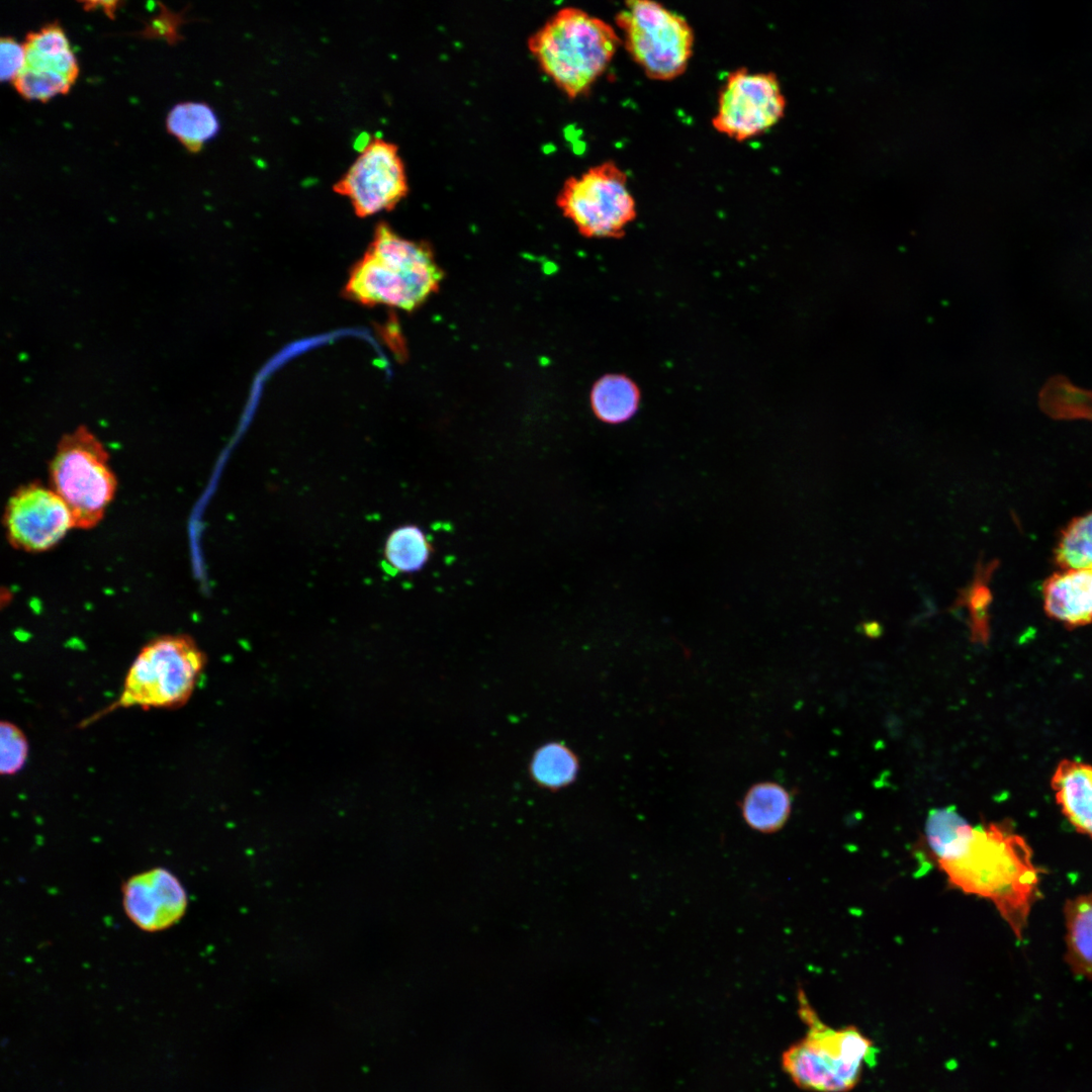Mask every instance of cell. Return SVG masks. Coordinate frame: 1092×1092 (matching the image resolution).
<instances>
[{
    "label": "cell",
    "mask_w": 1092,
    "mask_h": 1092,
    "mask_svg": "<svg viewBox=\"0 0 1092 1092\" xmlns=\"http://www.w3.org/2000/svg\"><path fill=\"white\" fill-rule=\"evenodd\" d=\"M26 54L23 43H18L12 37H2L0 41V78L1 81H11L25 68Z\"/></svg>",
    "instance_id": "cell-28"
},
{
    "label": "cell",
    "mask_w": 1092,
    "mask_h": 1092,
    "mask_svg": "<svg viewBox=\"0 0 1092 1092\" xmlns=\"http://www.w3.org/2000/svg\"><path fill=\"white\" fill-rule=\"evenodd\" d=\"M3 525L11 546L33 553L53 548L75 528L64 500L39 482L21 485L10 495Z\"/></svg>",
    "instance_id": "cell-11"
},
{
    "label": "cell",
    "mask_w": 1092,
    "mask_h": 1092,
    "mask_svg": "<svg viewBox=\"0 0 1092 1092\" xmlns=\"http://www.w3.org/2000/svg\"><path fill=\"white\" fill-rule=\"evenodd\" d=\"M556 203L587 238H620L637 215L627 176L614 162L601 163L567 178Z\"/></svg>",
    "instance_id": "cell-8"
},
{
    "label": "cell",
    "mask_w": 1092,
    "mask_h": 1092,
    "mask_svg": "<svg viewBox=\"0 0 1092 1092\" xmlns=\"http://www.w3.org/2000/svg\"><path fill=\"white\" fill-rule=\"evenodd\" d=\"M166 126L188 151L197 153L207 141L216 135L219 122L209 105L202 102H184L170 110Z\"/></svg>",
    "instance_id": "cell-19"
},
{
    "label": "cell",
    "mask_w": 1092,
    "mask_h": 1092,
    "mask_svg": "<svg viewBox=\"0 0 1092 1092\" xmlns=\"http://www.w3.org/2000/svg\"><path fill=\"white\" fill-rule=\"evenodd\" d=\"M1038 405L1055 420H1092V390L1074 385L1064 375L1050 377L1038 393Z\"/></svg>",
    "instance_id": "cell-20"
},
{
    "label": "cell",
    "mask_w": 1092,
    "mask_h": 1092,
    "mask_svg": "<svg viewBox=\"0 0 1092 1092\" xmlns=\"http://www.w3.org/2000/svg\"><path fill=\"white\" fill-rule=\"evenodd\" d=\"M1051 788L1070 824L1092 838V764L1072 758L1060 760Z\"/></svg>",
    "instance_id": "cell-14"
},
{
    "label": "cell",
    "mask_w": 1092,
    "mask_h": 1092,
    "mask_svg": "<svg viewBox=\"0 0 1092 1092\" xmlns=\"http://www.w3.org/2000/svg\"><path fill=\"white\" fill-rule=\"evenodd\" d=\"M621 38L603 19L575 7L556 11L528 39L541 71L568 98L585 94L611 63Z\"/></svg>",
    "instance_id": "cell-3"
},
{
    "label": "cell",
    "mask_w": 1092,
    "mask_h": 1092,
    "mask_svg": "<svg viewBox=\"0 0 1092 1092\" xmlns=\"http://www.w3.org/2000/svg\"><path fill=\"white\" fill-rule=\"evenodd\" d=\"M1054 562L1061 570L1092 568V510L1062 529L1054 549Z\"/></svg>",
    "instance_id": "cell-24"
},
{
    "label": "cell",
    "mask_w": 1092,
    "mask_h": 1092,
    "mask_svg": "<svg viewBox=\"0 0 1092 1092\" xmlns=\"http://www.w3.org/2000/svg\"><path fill=\"white\" fill-rule=\"evenodd\" d=\"M205 662V655L188 635L155 638L132 662L120 705L178 708L191 697Z\"/></svg>",
    "instance_id": "cell-6"
},
{
    "label": "cell",
    "mask_w": 1092,
    "mask_h": 1092,
    "mask_svg": "<svg viewBox=\"0 0 1092 1092\" xmlns=\"http://www.w3.org/2000/svg\"><path fill=\"white\" fill-rule=\"evenodd\" d=\"M26 54L38 56L59 55L71 50L63 28L57 23H50L38 31L30 32L23 42Z\"/></svg>",
    "instance_id": "cell-27"
},
{
    "label": "cell",
    "mask_w": 1092,
    "mask_h": 1092,
    "mask_svg": "<svg viewBox=\"0 0 1092 1092\" xmlns=\"http://www.w3.org/2000/svg\"><path fill=\"white\" fill-rule=\"evenodd\" d=\"M49 474L51 488L67 505L75 528L98 525L117 487L109 454L98 438L83 426L66 434L57 445Z\"/></svg>",
    "instance_id": "cell-5"
},
{
    "label": "cell",
    "mask_w": 1092,
    "mask_h": 1092,
    "mask_svg": "<svg viewBox=\"0 0 1092 1092\" xmlns=\"http://www.w3.org/2000/svg\"><path fill=\"white\" fill-rule=\"evenodd\" d=\"M973 826L951 807L929 811L925 823V840L937 862L952 857L970 836Z\"/></svg>",
    "instance_id": "cell-21"
},
{
    "label": "cell",
    "mask_w": 1092,
    "mask_h": 1092,
    "mask_svg": "<svg viewBox=\"0 0 1092 1092\" xmlns=\"http://www.w3.org/2000/svg\"><path fill=\"white\" fill-rule=\"evenodd\" d=\"M122 905L135 926L156 932L173 926L183 917L187 895L175 875L158 867L136 874L123 884Z\"/></svg>",
    "instance_id": "cell-12"
},
{
    "label": "cell",
    "mask_w": 1092,
    "mask_h": 1092,
    "mask_svg": "<svg viewBox=\"0 0 1092 1092\" xmlns=\"http://www.w3.org/2000/svg\"><path fill=\"white\" fill-rule=\"evenodd\" d=\"M799 1014L806 1035L782 1056V1066L793 1082L814 1092L853 1089L866 1066L873 1067L878 1050L857 1027L833 1028L818 1017L802 988L797 993Z\"/></svg>",
    "instance_id": "cell-4"
},
{
    "label": "cell",
    "mask_w": 1092,
    "mask_h": 1092,
    "mask_svg": "<svg viewBox=\"0 0 1092 1092\" xmlns=\"http://www.w3.org/2000/svg\"><path fill=\"white\" fill-rule=\"evenodd\" d=\"M443 277L428 243L405 239L379 222L366 252L351 268L343 293L363 305L413 311L439 289Z\"/></svg>",
    "instance_id": "cell-2"
},
{
    "label": "cell",
    "mask_w": 1092,
    "mask_h": 1092,
    "mask_svg": "<svg viewBox=\"0 0 1092 1092\" xmlns=\"http://www.w3.org/2000/svg\"><path fill=\"white\" fill-rule=\"evenodd\" d=\"M1031 853L1010 825L990 823L973 827L958 853L937 863L951 886L991 900L1021 938L1037 896L1038 873Z\"/></svg>",
    "instance_id": "cell-1"
},
{
    "label": "cell",
    "mask_w": 1092,
    "mask_h": 1092,
    "mask_svg": "<svg viewBox=\"0 0 1092 1092\" xmlns=\"http://www.w3.org/2000/svg\"><path fill=\"white\" fill-rule=\"evenodd\" d=\"M616 23L630 57L647 77L669 81L685 73L695 37L684 16L654 1L631 0Z\"/></svg>",
    "instance_id": "cell-7"
},
{
    "label": "cell",
    "mask_w": 1092,
    "mask_h": 1092,
    "mask_svg": "<svg viewBox=\"0 0 1092 1092\" xmlns=\"http://www.w3.org/2000/svg\"><path fill=\"white\" fill-rule=\"evenodd\" d=\"M996 560L983 565L981 561L973 582L960 593L954 608L967 607L970 616L971 639L975 643L987 644L990 637L989 606L992 595L988 587L989 579L997 567Z\"/></svg>",
    "instance_id": "cell-23"
},
{
    "label": "cell",
    "mask_w": 1092,
    "mask_h": 1092,
    "mask_svg": "<svg viewBox=\"0 0 1092 1092\" xmlns=\"http://www.w3.org/2000/svg\"><path fill=\"white\" fill-rule=\"evenodd\" d=\"M1064 915L1067 963L1075 974L1092 980V893L1069 899Z\"/></svg>",
    "instance_id": "cell-17"
},
{
    "label": "cell",
    "mask_w": 1092,
    "mask_h": 1092,
    "mask_svg": "<svg viewBox=\"0 0 1092 1092\" xmlns=\"http://www.w3.org/2000/svg\"><path fill=\"white\" fill-rule=\"evenodd\" d=\"M347 197L359 217L392 210L408 193L404 163L398 147L373 138L347 172L333 185Z\"/></svg>",
    "instance_id": "cell-10"
},
{
    "label": "cell",
    "mask_w": 1092,
    "mask_h": 1092,
    "mask_svg": "<svg viewBox=\"0 0 1092 1092\" xmlns=\"http://www.w3.org/2000/svg\"><path fill=\"white\" fill-rule=\"evenodd\" d=\"M1045 615L1066 628L1092 624V568L1055 572L1042 583Z\"/></svg>",
    "instance_id": "cell-13"
},
{
    "label": "cell",
    "mask_w": 1092,
    "mask_h": 1092,
    "mask_svg": "<svg viewBox=\"0 0 1092 1092\" xmlns=\"http://www.w3.org/2000/svg\"><path fill=\"white\" fill-rule=\"evenodd\" d=\"M426 533L417 525H402L386 539L383 555L390 567L399 573H415L424 568L433 553Z\"/></svg>",
    "instance_id": "cell-22"
},
{
    "label": "cell",
    "mask_w": 1092,
    "mask_h": 1092,
    "mask_svg": "<svg viewBox=\"0 0 1092 1092\" xmlns=\"http://www.w3.org/2000/svg\"><path fill=\"white\" fill-rule=\"evenodd\" d=\"M12 84L23 98L41 102L66 94L73 85L60 74L29 68H24Z\"/></svg>",
    "instance_id": "cell-25"
},
{
    "label": "cell",
    "mask_w": 1092,
    "mask_h": 1092,
    "mask_svg": "<svg viewBox=\"0 0 1092 1092\" xmlns=\"http://www.w3.org/2000/svg\"><path fill=\"white\" fill-rule=\"evenodd\" d=\"M792 794L774 782L751 786L740 803L745 824L760 833H775L787 823L792 811Z\"/></svg>",
    "instance_id": "cell-15"
},
{
    "label": "cell",
    "mask_w": 1092,
    "mask_h": 1092,
    "mask_svg": "<svg viewBox=\"0 0 1092 1092\" xmlns=\"http://www.w3.org/2000/svg\"><path fill=\"white\" fill-rule=\"evenodd\" d=\"M576 753L565 743L550 741L540 745L532 754L528 770L539 787L557 791L571 785L579 771Z\"/></svg>",
    "instance_id": "cell-18"
},
{
    "label": "cell",
    "mask_w": 1092,
    "mask_h": 1092,
    "mask_svg": "<svg viewBox=\"0 0 1092 1092\" xmlns=\"http://www.w3.org/2000/svg\"><path fill=\"white\" fill-rule=\"evenodd\" d=\"M786 98L774 73L745 68L729 73L720 89L713 127L736 142L756 138L784 116Z\"/></svg>",
    "instance_id": "cell-9"
},
{
    "label": "cell",
    "mask_w": 1092,
    "mask_h": 1092,
    "mask_svg": "<svg viewBox=\"0 0 1092 1092\" xmlns=\"http://www.w3.org/2000/svg\"><path fill=\"white\" fill-rule=\"evenodd\" d=\"M28 743L23 732L13 723L0 725V771L3 776L18 772L24 765Z\"/></svg>",
    "instance_id": "cell-26"
},
{
    "label": "cell",
    "mask_w": 1092,
    "mask_h": 1092,
    "mask_svg": "<svg viewBox=\"0 0 1092 1092\" xmlns=\"http://www.w3.org/2000/svg\"><path fill=\"white\" fill-rule=\"evenodd\" d=\"M641 397V390L633 379L625 374L610 373L593 385L590 407L599 421L619 425L638 413Z\"/></svg>",
    "instance_id": "cell-16"
}]
</instances>
